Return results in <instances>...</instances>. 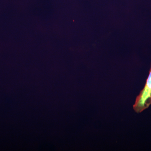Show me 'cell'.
Masks as SVG:
<instances>
[{
    "label": "cell",
    "mask_w": 151,
    "mask_h": 151,
    "mask_svg": "<svg viewBox=\"0 0 151 151\" xmlns=\"http://www.w3.org/2000/svg\"><path fill=\"white\" fill-rule=\"evenodd\" d=\"M151 105V66L146 84L139 94L137 96L133 109L136 113H139L149 108Z\"/></svg>",
    "instance_id": "6da1fadb"
}]
</instances>
